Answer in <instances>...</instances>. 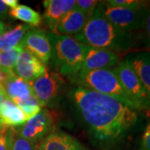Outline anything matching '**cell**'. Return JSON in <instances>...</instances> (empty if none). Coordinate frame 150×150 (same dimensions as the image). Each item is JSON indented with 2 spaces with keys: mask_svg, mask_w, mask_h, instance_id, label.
<instances>
[{
  "mask_svg": "<svg viewBox=\"0 0 150 150\" xmlns=\"http://www.w3.org/2000/svg\"><path fill=\"white\" fill-rule=\"evenodd\" d=\"M69 98L88 134L99 144H115L139 121L137 109L112 97L77 87Z\"/></svg>",
  "mask_w": 150,
  "mask_h": 150,
  "instance_id": "cell-1",
  "label": "cell"
},
{
  "mask_svg": "<svg viewBox=\"0 0 150 150\" xmlns=\"http://www.w3.org/2000/svg\"><path fill=\"white\" fill-rule=\"evenodd\" d=\"M74 38L91 48L108 49L118 54L129 51L137 43L136 36L123 32L112 25L98 8L83 30Z\"/></svg>",
  "mask_w": 150,
  "mask_h": 150,
  "instance_id": "cell-2",
  "label": "cell"
},
{
  "mask_svg": "<svg viewBox=\"0 0 150 150\" xmlns=\"http://www.w3.org/2000/svg\"><path fill=\"white\" fill-rule=\"evenodd\" d=\"M52 58L59 74L68 77L77 74L81 69L90 47L77 41L72 36L49 33Z\"/></svg>",
  "mask_w": 150,
  "mask_h": 150,
  "instance_id": "cell-3",
  "label": "cell"
},
{
  "mask_svg": "<svg viewBox=\"0 0 150 150\" xmlns=\"http://www.w3.org/2000/svg\"><path fill=\"white\" fill-rule=\"evenodd\" d=\"M71 78L79 84V87L112 97L139 111L137 105L126 93L118 76L112 69L79 72Z\"/></svg>",
  "mask_w": 150,
  "mask_h": 150,
  "instance_id": "cell-4",
  "label": "cell"
},
{
  "mask_svg": "<svg viewBox=\"0 0 150 150\" xmlns=\"http://www.w3.org/2000/svg\"><path fill=\"white\" fill-rule=\"evenodd\" d=\"M145 7V6H144ZM144 7L139 9L112 7L105 1L99 2L97 8L108 21L119 30L136 36V33L142 32Z\"/></svg>",
  "mask_w": 150,
  "mask_h": 150,
  "instance_id": "cell-5",
  "label": "cell"
},
{
  "mask_svg": "<svg viewBox=\"0 0 150 150\" xmlns=\"http://www.w3.org/2000/svg\"><path fill=\"white\" fill-rule=\"evenodd\" d=\"M112 70L118 76L126 93L137 105L139 111L149 110V97L128 60L124 59L121 61V63Z\"/></svg>",
  "mask_w": 150,
  "mask_h": 150,
  "instance_id": "cell-6",
  "label": "cell"
},
{
  "mask_svg": "<svg viewBox=\"0 0 150 150\" xmlns=\"http://www.w3.org/2000/svg\"><path fill=\"white\" fill-rule=\"evenodd\" d=\"M33 93L41 107L55 103L62 91L64 80L54 72H46L43 76L31 83Z\"/></svg>",
  "mask_w": 150,
  "mask_h": 150,
  "instance_id": "cell-7",
  "label": "cell"
},
{
  "mask_svg": "<svg viewBox=\"0 0 150 150\" xmlns=\"http://www.w3.org/2000/svg\"><path fill=\"white\" fill-rule=\"evenodd\" d=\"M55 118L48 109H43L32 118L28 119L17 134L26 139L36 144L38 140L47 138L54 132Z\"/></svg>",
  "mask_w": 150,
  "mask_h": 150,
  "instance_id": "cell-8",
  "label": "cell"
},
{
  "mask_svg": "<svg viewBox=\"0 0 150 150\" xmlns=\"http://www.w3.org/2000/svg\"><path fill=\"white\" fill-rule=\"evenodd\" d=\"M120 57V54L111 50L90 47L79 72L114 69L121 63Z\"/></svg>",
  "mask_w": 150,
  "mask_h": 150,
  "instance_id": "cell-9",
  "label": "cell"
},
{
  "mask_svg": "<svg viewBox=\"0 0 150 150\" xmlns=\"http://www.w3.org/2000/svg\"><path fill=\"white\" fill-rule=\"evenodd\" d=\"M22 46L33 54L43 64L52 59V47L48 35L41 30H28L21 42Z\"/></svg>",
  "mask_w": 150,
  "mask_h": 150,
  "instance_id": "cell-10",
  "label": "cell"
},
{
  "mask_svg": "<svg viewBox=\"0 0 150 150\" xmlns=\"http://www.w3.org/2000/svg\"><path fill=\"white\" fill-rule=\"evenodd\" d=\"M13 72L23 80L32 83L47 71L45 65L39 59L23 48L18 55Z\"/></svg>",
  "mask_w": 150,
  "mask_h": 150,
  "instance_id": "cell-11",
  "label": "cell"
},
{
  "mask_svg": "<svg viewBox=\"0 0 150 150\" xmlns=\"http://www.w3.org/2000/svg\"><path fill=\"white\" fill-rule=\"evenodd\" d=\"M90 17L86 13L74 8L56 24L53 33L59 35H76L83 30Z\"/></svg>",
  "mask_w": 150,
  "mask_h": 150,
  "instance_id": "cell-12",
  "label": "cell"
},
{
  "mask_svg": "<svg viewBox=\"0 0 150 150\" xmlns=\"http://www.w3.org/2000/svg\"><path fill=\"white\" fill-rule=\"evenodd\" d=\"M75 0H45L43 1L44 18L53 31L56 24L75 7Z\"/></svg>",
  "mask_w": 150,
  "mask_h": 150,
  "instance_id": "cell-13",
  "label": "cell"
},
{
  "mask_svg": "<svg viewBox=\"0 0 150 150\" xmlns=\"http://www.w3.org/2000/svg\"><path fill=\"white\" fill-rule=\"evenodd\" d=\"M2 86L7 98L16 105L33 94L31 83L23 80L15 74L10 75Z\"/></svg>",
  "mask_w": 150,
  "mask_h": 150,
  "instance_id": "cell-14",
  "label": "cell"
},
{
  "mask_svg": "<svg viewBox=\"0 0 150 150\" xmlns=\"http://www.w3.org/2000/svg\"><path fill=\"white\" fill-rule=\"evenodd\" d=\"M43 150H89L71 135L61 131H54L40 144Z\"/></svg>",
  "mask_w": 150,
  "mask_h": 150,
  "instance_id": "cell-15",
  "label": "cell"
},
{
  "mask_svg": "<svg viewBox=\"0 0 150 150\" xmlns=\"http://www.w3.org/2000/svg\"><path fill=\"white\" fill-rule=\"evenodd\" d=\"M125 59L132 66L150 99V53L130 54Z\"/></svg>",
  "mask_w": 150,
  "mask_h": 150,
  "instance_id": "cell-16",
  "label": "cell"
},
{
  "mask_svg": "<svg viewBox=\"0 0 150 150\" xmlns=\"http://www.w3.org/2000/svg\"><path fill=\"white\" fill-rule=\"evenodd\" d=\"M0 119L7 127L23 126L28 120L21 108L8 98L0 103Z\"/></svg>",
  "mask_w": 150,
  "mask_h": 150,
  "instance_id": "cell-17",
  "label": "cell"
},
{
  "mask_svg": "<svg viewBox=\"0 0 150 150\" xmlns=\"http://www.w3.org/2000/svg\"><path fill=\"white\" fill-rule=\"evenodd\" d=\"M29 26L19 24L0 36V51H9L21 44L25 33L28 31Z\"/></svg>",
  "mask_w": 150,
  "mask_h": 150,
  "instance_id": "cell-18",
  "label": "cell"
},
{
  "mask_svg": "<svg viewBox=\"0 0 150 150\" xmlns=\"http://www.w3.org/2000/svg\"><path fill=\"white\" fill-rule=\"evenodd\" d=\"M9 14L12 18L24 22L28 23V25L33 27L38 26L42 20L41 15L38 12L23 4H18L16 8L11 9Z\"/></svg>",
  "mask_w": 150,
  "mask_h": 150,
  "instance_id": "cell-19",
  "label": "cell"
},
{
  "mask_svg": "<svg viewBox=\"0 0 150 150\" xmlns=\"http://www.w3.org/2000/svg\"><path fill=\"white\" fill-rule=\"evenodd\" d=\"M23 48V47L20 44L9 51H0V66L8 69H14L18 55L21 53Z\"/></svg>",
  "mask_w": 150,
  "mask_h": 150,
  "instance_id": "cell-20",
  "label": "cell"
},
{
  "mask_svg": "<svg viewBox=\"0 0 150 150\" xmlns=\"http://www.w3.org/2000/svg\"><path fill=\"white\" fill-rule=\"evenodd\" d=\"M18 106L21 108L22 111L24 112V114L27 116L28 119L37 115L38 113L42 110L41 105L38 103V100L33 94L28 97L27 99L23 101Z\"/></svg>",
  "mask_w": 150,
  "mask_h": 150,
  "instance_id": "cell-21",
  "label": "cell"
},
{
  "mask_svg": "<svg viewBox=\"0 0 150 150\" xmlns=\"http://www.w3.org/2000/svg\"><path fill=\"white\" fill-rule=\"evenodd\" d=\"M10 150H37L36 144L26 139L12 131V143Z\"/></svg>",
  "mask_w": 150,
  "mask_h": 150,
  "instance_id": "cell-22",
  "label": "cell"
},
{
  "mask_svg": "<svg viewBox=\"0 0 150 150\" xmlns=\"http://www.w3.org/2000/svg\"><path fill=\"white\" fill-rule=\"evenodd\" d=\"M105 2L112 7H119L131 9H139L149 4V2L139 0H108Z\"/></svg>",
  "mask_w": 150,
  "mask_h": 150,
  "instance_id": "cell-23",
  "label": "cell"
},
{
  "mask_svg": "<svg viewBox=\"0 0 150 150\" xmlns=\"http://www.w3.org/2000/svg\"><path fill=\"white\" fill-rule=\"evenodd\" d=\"M141 34L146 47L150 49V2L144 7V23Z\"/></svg>",
  "mask_w": 150,
  "mask_h": 150,
  "instance_id": "cell-24",
  "label": "cell"
},
{
  "mask_svg": "<svg viewBox=\"0 0 150 150\" xmlns=\"http://www.w3.org/2000/svg\"><path fill=\"white\" fill-rule=\"evenodd\" d=\"M98 3V1L95 0H78L76 1L74 8L90 17L96 9Z\"/></svg>",
  "mask_w": 150,
  "mask_h": 150,
  "instance_id": "cell-25",
  "label": "cell"
},
{
  "mask_svg": "<svg viewBox=\"0 0 150 150\" xmlns=\"http://www.w3.org/2000/svg\"><path fill=\"white\" fill-rule=\"evenodd\" d=\"M139 150H150V122L145 128Z\"/></svg>",
  "mask_w": 150,
  "mask_h": 150,
  "instance_id": "cell-26",
  "label": "cell"
},
{
  "mask_svg": "<svg viewBox=\"0 0 150 150\" xmlns=\"http://www.w3.org/2000/svg\"><path fill=\"white\" fill-rule=\"evenodd\" d=\"M12 143V131L0 134V150H10Z\"/></svg>",
  "mask_w": 150,
  "mask_h": 150,
  "instance_id": "cell-27",
  "label": "cell"
},
{
  "mask_svg": "<svg viewBox=\"0 0 150 150\" xmlns=\"http://www.w3.org/2000/svg\"><path fill=\"white\" fill-rule=\"evenodd\" d=\"M13 74H14L13 70L8 69L0 66V85H3V83L5 82L6 79Z\"/></svg>",
  "mask_w": 150,
  "mask_h": 150,
  "instance_id": "cell-28",
  "label": "cell"
},
{
  "mask_svg": "<svg viewBox=\"0 0 150 150\" xmlns=\"http://www.w3.org/2000/svg\"><path fill=\"white\" fill-rule=\"evenodd\" d=\"M8 13V6L4 3L3 0H0V18H5Z\"/></svg>",
  "mask_w": 150,
  "mask_h": 150,
  "instance_id": "cell-29",
  "label": "cell"
},
{
  "mask_svg": "<svg viewBox=\"0 0 150 150\" xmlns=\"http://www.w3.org/2000/svg\"><path fill=\"white\" fill-rule=\"evenodd\" d=\"M3 1L8 7H10L11 9L16 8L17 6L18 5V3H19L18 0H3Z\"/></svg>",
  "mask_w": 150,
  "mask_h": 150,
  "instance_id": "cell-30",
  "label": "cell"
},
{
  "mask_svg": "<svg viewBox=\"0 0 150 150\" xmlns=\"http://www.w3.org/2000/svg\"><path fill=\"white\" fill-rule=\"evenodd\" d=\"M5 98H7V96H6L5 92H4V90L3 86L0 85V103L3 102Z\"/></svg>",
  "mask_w": 150,
  "mask_h": 150,
  "instance_id": "cell-31",
  "label": "cell"
},
{
  "mask_svg": "<svg viewBox=\"0 0 150 150\" xmlns=\"http://www.w3.org/2000/svg\"><path fill=\"white\" fill-rule=\"evenodd\" d=\"M7 126H5L3 122L1 121V119H0V134H3V133H5L7 132Z\"/></svg>",
  "mask_w": 150,
  "mask_h": 150,
  "instance_id": "cell-32",
  "label": "cell"
},
{
  "mask_svg": "<svg viewBox=\"0 0 150 150\" xmlns=\"http://www.w3.org/2000/svg\"><path fill=\"white\" fill-rule=\"evenodd\" d=\"M5 29H6V25L3 23V22L0 21V36L5 33Z\"/></svg>",
  "mask_w": 150,
  "mask_h": 150,
  "instance_id": "cell-33",
  "label": "cell"
},
{
  "mask_svg": "<svg viewBox=\"0 0 150 150\" xmlns=\"http://www.w3.org/2000/svg\"><path fill=\"white\" fill-rule=\"evenodd\" d=\"M37 150H43V149H42V148H41V146L39 145V146L37 148Z\"/></svg>",
  "mask_w": 150,
  "mask_h": 150,
  "instance_id": "cell-34",
  "label": "cell"
}]
</instances>
